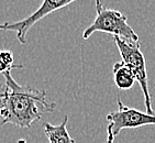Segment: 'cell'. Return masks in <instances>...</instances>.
<instances>
[{
    "label": "cell",
    "mask_w": 155,
    "mask_h": 143,
    "mask_svg": "<svg viewBox=\"0 0 155 143\" xmlns=\"http://www.w3.org/2000/svg\"><path fill=\"white\" fill-rule=\"evenodd\" d=\"M3 77L7 92L0 109V116L2 117L0 125L10 123L19 128L29 129L33 122L41 120L44 113L55 110L56 104L46 100L45 90L22 86L13 79L11 72L5 73Z\"/></svg>",
    "instance_id": "1"
},
{
    "label": "cell",
    "mask_w": 155,
    "mask_h": 143,
    "mask_svg": "<svg viewBox=\"0 0 155 143\" xmlns=\"http://www.w3.org/2000/svg\"><path fill=\"white\" fill-rule=\"evenodd\" d=\"M95 8L96 18L93 23L84 30V40L89 39L96 32H104L127 41L140 42V38L128 23V19L124 15L118 10L106 8L100 0H96Z\"/></svg>",
    "instance_id": "2"
},
{
    "label": "cell",
    "mask_w": 155,
    "mask_h": 143,
    "mask_svg": "<svg viewBox=\"0 0 155 143\" xmlns=\"http://www.w3.org/2000/svg\"><path fill=\"white\" fill-rule=\"evenodd\" d=\"M117 48L119 50L122 62L128 66L129 69L134 75L135 81L140 84L141 89L144 96V105L146 112L154 115L151 104V95L149 90V81H147V72H146V62L143 53L141 51L140 42H132L121 39L119 36H114Z\"/></svg>",
    "instance_id": "3"
},
{
    "label": "cell",
    "mask_w": 155,
    "mask_h": 143,
    "mask_svg": "<svg viewBox=\"0 0 155 143\" xmlns=\"http://www.w3.org/2000/svg\"><path fill=\"white\" fill-rule=\"evenodd\" d=\"M118 110L109 112L107 115V120L109 121L108 128H110L114 137L124 129H137L144 125H155V115H150L145 111L137 110L134 108L127 107L123 105L119 96L117 97Z\"/></svg>",
    "instance_id": "4"
},
{
    "label": "cell",
    "mask_w": 155,
    "mask_h": 143,
    "mask_svg": "<svg viewBox=\"0 0 155 143\" xmlns=\"http://www.w3.org/2000/svg\"><path fill=\"white\" fill-rule=\"evenodd\" d=\"M74 1H77V0H43L40 8L36 11L33 12L32 15H30L23 20L17 21V22L0 23V30L13 31V32L17 33V38H18L21 44H25L28 32L34 24H36L40 20L45 18L50 13L68 6Z\"/></svg>",
    "instance_id": "5"
},
{
    "label": "cell",
    "mask_w": 155,
    "mask_h": 143,
    "mask_svg": "<svg viewBox=\"0 0 155 143\" xmlns=\"http://www.w3.org/2000/svg\"><path fill=\"white\" fill-rule=\"evenodd\" d=\"M67 122L68 117L65 116L62 122L57 125H53L48 122L44 123V133L48 143H76L67 130Z\"/></svg>",
    "instance_id": "6"
},
{
    "label": "cell",
    "mask_w": 155,
    "mask_h": 143,
    "mask_svg": "<svg viewBox=\"0 0 155 143\" xmlns=\"http://www.w3.org/2000/svg\"><path fill=\"white\" fill-rule=\"evenodd\" d=\"M112 73H114V84L119 89L128 90L134 86V83L137 81L134 75L132 74V72L122 61L114 64Z\"/></svg>",
    "instance_id": "7"
},
{
    "label": "cell",
    "mask_w": 155,
    "mask_h": 143,
    "mask_svg": "<svg viewBox=\"0 0 155 143\" xmlns=\"http://www.w3.org/2000/svg\"><path fill=\"white\" fill-rule=\"evenodd\" d=\"M15 56L10 50H0V74L11 72L15 68H22L23 65H15Z\"/></svg>",
    "instance_id": "8"
},
{
    "label": "cell",
    "mask_w": 155,
    "mask_h": 143,
    "mask_svg": "<svg viewBox=\"0 0 155 143\" xmlns=\"http://www.w3.org/2000/svg\"><path fill=\"white\" fill-rule=\"evenodd\" d=\"M6 92H7V86L6 83H1L0 81V109H1V105L5 97H6Z\"/></svg>",
    "instance_id": "9"
},
{
    "label": "cell",
    "mask_w": 155,
    "mask_h": 143,
    "mask_svg": "<svg viewBox=\"0 0 155 143\" xmlns=\"http://www.w3.org/2000/svg\"><path fill=\"white\" fill-rule=\"evenodd\" d=\"M107 133H108V138H107V141L106 143H114V135L112 134V131L110 130V128H107Z\"/></svg>",
    "instance_id": "10"
},
{
    "label": "cell",
    "mask_w": 155,
    "mask_h": 143,
    "mask_svg": "<svg viewBox=\"0 0 155 143\" xmlns=\"http://www.w3.org/2000/svg\"><path fill=\"white\" fill-rule=\"evenodd\" d=\"M17 143H28V142L25 140H24V139H20V140H19Z\"/></svg>",
    "instance_id": "11"
},
{
    "label": "cell",
    "mask_w": 155,
    "mask_h": 143,
    "mask_svg": "<svg viewBox=\"0 0 155 143\" xmlns=\"http://www.w3.org/2000/svg\"><path fill=\"white\" fill-rule=\"evenodd\" d=\"M0 127H1V125H0Z\"/></svg>",
    "instance_id": "12"
}]
</instances>
